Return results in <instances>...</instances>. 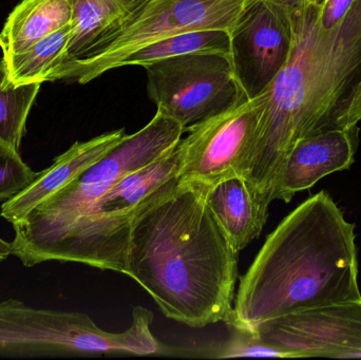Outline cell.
<instances>
[{
    "label": "cell",
    "mask_w": 361,
    "mask_h": 360,
    "mask_svg": "<svg viewBox=\"0 0 361 360\" xmlns=\"http://www.w3.org/2000/svg\"><path fill=\"white\" fill-rule=\"evenodd\" d=\"M207 186L179 178L137 213L125 276L137 281L161 312L192 329L231 325L238 254L210 211Z\"/></svg>",
    "instance_id": "6da1fadb"
},
{
    "label": "cell",
    "mask_w": 361,
    "mask_h": 360,
    "mask_svg": "<svg viewBox=\"0 0 361 360\" xmlns=\"http://www.w3.org/2000/svg\"><path fill=\"white\" fill-rule=\"evenodd\" d=\"M294 44L265 90L252 160L244 179L269 209L282 167L297 142L332 129L341 104L361 80V0L335 27L319 19V4L293 8Z\"/></svg>",
    "instance_id": "7a4b0ae2"
},
{
    "label": "cell",
    "mask_w": 361,
    "mask_h": 360,
    "mask_svg": "<svg viewBox=\"0 0 361 360\" xmlns=\"http://www.w3.org/2000/svg\"><path fill=\"white\" fill-rule=\"evenodd\" d=\"M361 300L355 225L328 192L314 194L269 235L240 277L228 328Z\"/></svg>",
    "instance_id": "3957f363"
},
{
    "label": "cell",
    "mask_w": 361,
    "mask_h": 360,
    "mask_svg": "<svg viewBox=\"0 0 361 360\" xmlns=\"http://www.w3.org/2000/svg\"><path fill=\"white\" fill-rule=\"evenodd\" d=\"M184 132L177 120L157 111L143 128L127 135L80 177L13 223L12 255L27 268L38 266L42 254L95 201L125 175L175 149Z\"/></svg>",
    "instance_id": "277c9868"
},
{
    "label": "cell",
    "mask_w": 361,
    "mask_h": 360,
    "mask_svg": "<svg viewBox=\"0 0 361 360\" xmlns=\"http://www.w3.org/2000/svg\"><path fill=\"white\" fill-rule=\"evenodd\" d=\"M152 321V312L137 306L126 331L110 333L85 313L33 308L10 298L0 302V356L173 357L175 347L154 337Z\"/></svg>",
    "instance_id": "5b68a950"
},
{
    "label": "cell",
    "mask_w": 361,
    "mask_h": 360,
    "mask_svg": "<svg viewBox=\"0 0 361 360\" xmlns=\"http://www.w3.org/2000/svg\"><path fill=\"white\" fill-rule=\"evenodd\" d=\"M182 154L175 149L116 182L44 254L46 262H73L125 274L135 213L169 182L179 178Z\"/></svg>",
    "instance_id": "8992f818"
},
{
    "label": "cell",
    "mask_w": 361,
    "mask_h": 360,
    "mask_svg": "<svg viewBox=\"0 0 361 360\" xmlns=\"http://www.w3.org/2000/svg\"><path fill=\"white\" fill-rule=\"evenodd\" d=\"M247 0H144L86 56L63 63L54 80L88 84L127 55L158 40L186 32L233 29Z\"/></svg>",
    "instance_id": "52a82bcc"
},
{
    "label": "cell",
    "mask_w": 361,
    "mask_h": 360,
    "mask_svg": "<svg viewBox=\"0 0 361 360\" xmlns=\"http://www.w3.org/2000/svg\"><path fill=\"white\" fill-rule=\"evenodd\" d=\"M144 68L148 97L158 111L177 120L185 131L228 109L244 95L226 55L192 53Z\"/></svg>",
    "instance_id": "ba28073f"
},
{
    "label": "cell",
    "mask_w": 361,
    "mask_h": 360,
    "mask_svg": "<svg viewBox=\"0 0 361 360\" xmlns=\"http://www.w3.org/2000/svg\"><path fill=\"white\" fill-rule=\"evenodd\" d=\"M265 104V91L242 97L235 105L186 129L180 139L179 179L212 186L229 178H245Z\"/></svg>",
    "instance_id": "9c48e42d"
},
{
    "label": "cell",
    "mask_w": 361,
    "mask_h": 360,
    "mask_svg": "<svg viewBox=\"0 0 361 360\" xmlns=\"http://www.w3.org/2000/svg\"><path fill=\"white\" fill-rule=\"evenodd\" d=\"M229 63L246 99L262 94L283 69L294 44L293 8L271 0H247L229 31Z\"/></svg>",
    "instance_id": "30bf717a"
},
{
    "label": "cell",
    "mask_w": 361,
    "mask_h": 360,
    "mask_svg": "<svg viewBox=\"0 0 361 360\" xmlns=\"http://www.w3.org/2000/svg\"><path fill=\"white\" fill-rule=\"evenodd\" d=\"M252 331L284 359H360L361 300L290 313Z\"/></svg>",
    "instance_id": "8fae6325"
},
{
    "label": "cell",
    "mask_w": 361,
    "mask_h": 360,
    "mask_svg": "<svg viewBox=\"0 0 361 360\" xmlns=\"http://www.w3.org/2000/svg\"><path fill=\"white\" fill-rule=\"evenodd\" d=\"M360 127L330 129L302 137L288 154L276 184L273 199L290 203L322 178L349 169L355 162Z\"/></svg>",
    "instance_id": "7c38bea8"
},
{
    "label": "cell",
    "mask_w": 361,
    "mask_h": 360,
    "mask_svg": "<svg viewBox=\"0 0 361 360\" xmlns=\"http://www.w3.org/2000/svg\"><path fill=\"white\" fill-rule=\"evenodd\" d=\"M126 135L125 128H121L97 135L89 141L75 142L67 151L56 156L50 167L40 171L38 177L25 190L10 200L4 201L0 216L11 224L23 219L37 205L101 160Z\"/></svg>",
    "instance_id": "4fadbf2b"
},
{
    "label": "cell",
    "mask_w": 361,
    "mask_h": 360,
    "mask_svg": "<svg viewBox=\"0 0 361 360\" xmlns=\"http://www.w3.org/2000/svg\"><path fill=\"white\" fill-rule=\"evenodd\" d=\"M206 200L237 253L259 238L269 211L259 204L244 178L233 177L207 186Z\"/></svg>",
    "instance_id": "5bb4252c"
},
{
    "label": "cell",
    "mask_w": 361,
    "mask_h": 360,
    "mask_svg": "<svg viewBox=\"0 0 361 360\" xmlns=\"http://www.w3.org/2000/svg\"><path fill=\"white\" fill-rule=\"evenodd\" d=\"M73 0H20L0 32L2 58L27 50L72 23Z\"/></svg>",
    "instance_id": "9a60e30c"
},
{
    "label": "cell",
    "mask_w": 361,
    "mask_h": 360,
    "mask_svg": "<svg viewBox=\"0 0 361 360\" xmlns=\"http://www.w3.org/2000/svg\"><path fill=\"white\" fill-rule=\"evenodd\" d=\"M126 15L120 0H73L71 36L61 66L86 56Z\"/></svg>",
    "instance_id": "2e32d148"
},
{
    "label": "cell",
    "mask_w": 361,
    "mask_h": 360,
    "mask_svg": "<svg viewBox=\"0 0 361 360\" xmlns=\"http://www.w3.org/2000/svg\"><path fill=\"white\" fill-rule=\"evenodd\" d=\"M72 23L36 42L23 52L2 58L10 87L50 82L51 76L65 58Z\"/></svg>",
    "instance_id": "e0dca14e"
},
{
    "label": "cell",
    "mask_w": 361,
    "mask_h": 360,
    "mask_svg": "<svg viewBox=\"0 0 361 360\" xmlns=\"http://www.w3.org/2000/svg\"><path fill=\"white\" fill-rule=\"evenodd\" d=\"M192 53H216L228 56L229 34L225 30L186 32L142 46L127 55L118 68L126 66L146 67L150 63Z\"/></svg>",
    "instance_id": "ac0fdd59"
},
{
    "label": "cell",
    "mask_w": 361,
    "mask_h": 360,
    "mask_svg": "<svg viewBox=\"0 0 361 360\" xmlns=\"http://www.w3.org/2000/svg\"><path fill=\"white\" fill-rule=\"evenodd\" d=\"M6 80V69L0 61V141L20 151L27 118L42 84L10 87Z\"/></svg>",
    "instance_id": "d6986e66"
},
{
    "label": "cell",
    "mask_w": 361,
    "mask_h": 360,
    "mask_svg": "<svg viewBox=\"0 0 361 360\" xmlns=\"http://www.w3.org/2000/svg\"><path fill=\"white\" fill-rule=\"evenodd\" d=\"M228 338L218 344L199 348H184L185 359H226L235 357H275L284 359L281 352L265 345L255 331L231 328Z\"/></svg>",
    "instance_id": "ffe728a7"
},
{
    "label": "cell",
    "mask_w": 361,
    "mask_h": 360,
    "mask_svg": "<svg viewBox=\"0 0 361 360\" xmlns=\"http://www.w3.org/2000/svg\"><path fill=\"white\" fill-rule=\"evenodd\" d=\"M38 175L23 160L20 151L0 141V202L16 196Z\"/></svg>",
    "instance_id": "44dd1931"
},
{
    "label": "cell",
    "mask_w": 361,
    "mask_h": 360,
    "mask_svg": "<svg viewBox=\"0 0 361 360\" xmlns=\"http://www.w3.org/2000/svg\"><path fill=\"white\" fill-rule=\"evenodd\" d=\"M361 122V80L341 104L335 116L332 129L345 128Z\"/></svg>",
    "instance_id": "7402d4cb"
},
{
    "label": "cell",
    "mask_w": 361,
    "mask_h": 360,
    "mask_svg": "<svg viewBox=\"0 0 361 360\" xmlns=\"http://www.w3.org/2000/svg\"><path fill=\"white\" fill-rule=\"evenodd\" d=\"M12 255V242H8L0 237V262L6 261Z\"/></svg>",
    "instance_id": "603a6c76"
},
{
    "label": "cell",
    "mask_w": 361,
    "mask_h": 360,
    "mask_svg": "<svg viewBox=\"0 0 361 360\" xmlns=\"http://www.w3.org/2000/svg\"><path fill=\"white\" fill-rule=\"evenodd\" d=\"M271 1L282 4V6H288V8H294L301 6L305 0H271Z\"/></svg>",
    "instance_id": "cb8c5ba5"
},
{
    "label": "cell",
    "mask_w": 361,
    "mask_h": 360,
    "mask_svg": "<svg viewBox=\"0 0 361 360\" xmlns=\"http://www.w3.org/2000/svg\"><path fill=\"white\" fill-rule=\"evenodd\" d=\"M144 0H125L126 2L127 8H128L129 13L133 12L137 6L143 2ZM128 13V14H129Z\"/></svg>",
    "instance_id": "d4e9b609"
},
{
    "label": "cell",
    "mask_w": 361,
    "mask_h": 360,
    "mask_svg": "<svg viewBox=\"0 0 361 360\" xmlns=\"http://www.w3.org/2000/svg\"><path fill=\"white\" fill-rule=\"evenodd\" d=\"M120 1H121V4H123V6H124L125 10L127 11V13H129L128 8H127L126 2H125V0H120Z\"/></svg>",
    "instance_id": "484cf974"
}]
</instances>
